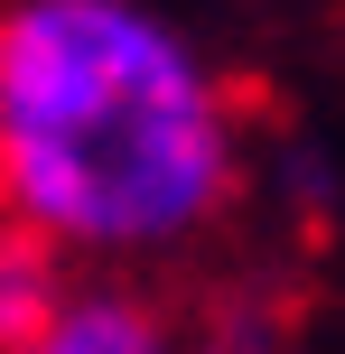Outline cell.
I'll list each match as a JSON object with an SVG mask.
<instances>
[{
	"instance_id": "1",
	"label": "cell",
	"mask_w": 345,
	"mask_h": 354,
	"mask_svg": "<svg viewBox=\"0 0 345 354\" xmlns=\"http://www.w3.org/2000/svg\"><path fill=\"white\" fill-rule=\"evenodd\" d=\"M243 196V112L149 0H0V224L66 261H140Z\"/></svg>"
},
{
	"instance_id": "3",
	"label": "cell",
	"mask_w": 345,
	"mask_h": 354,
	"mask_svg": "<svg viewBox=\"0 0 345 354\" xmlns=\"http://www.w3.org/2000/svg\"><path fill=\"white\" fill-rule=\"evenodd\" d=\"M66 252L37 243L28 224H0V354H28L47 345V326L75 308V280H66Z\"/></svg>"
},
{
	"instance_id": "4",
	"label": "cell",
	"mask_w": 345,
	"mask_h": 354,
	"mask_svg": "<svg viewBox=\"0 0 345 354\" xmlns=\"http://www.w3.org/2000/svg\"><path fill=\"white\" fill-rule=\"evenodd\" d=\"M187 354H290V308L280 289H215Z\"/></svg>"
},
{
	"instance_id": "5",
	"label": "cell",
	"mask_w": 345,
	"mask_h": 354,
	"mask_svg": "<svg viewBox=\"0 0 345 354\" xmlns=\"http://www.w3.org/2000/svg\"><path fill=\"white\" fill-rule=\"evenodd\" d=\"M271 187H280V205H290L299 243H327V233H336L345 177H336V159H327L317 140H280V149H271Z\"/></svg>"
},
{
	"instance_id": "2",
	"label": "cell",
	"mask_w": 345,
	"mask_h": 354,
	"mask_svg": "<svg viewBox=\"0 0 345 354\" xmlns=\"http://www.w3.org/2000/svg\"><path fill=\"white\" fill-rule=\"evenodd\" d=\"M28 354H187V336L140 299V289L93 280V289H75V308L47 326V345H28Z\"/></svg>"
}]
</instances>
